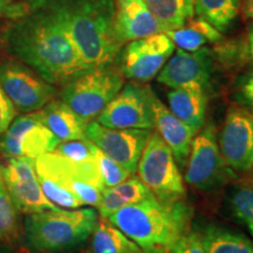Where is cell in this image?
Here are the masks:
<instances>
[{
  "label": "cell",
  "instance_id": "e0dca14e",
  "mask_svg": "<svg viewBox=\"0 0 253 253\" xmlns=\"http://www.w3.org/2000/svg\"><path fill=\"white\" fill-rule=\"evenodd\" d=\"M147 95L150 104L154 128L170 148L178 168L185 170L195 136L194 131L158 99L149 86H147Z\"/></svg>",
  "mask_w": 253,
  "mask_h": 253
},
{
  "label": "cell",
  "instance_id": "cb8c5ba5",
  "mask_svg": "<svg viewBox=\"0 0 253 253\" xmlns=\"http://www.w3.org/2000/svg\"><path fill=\"white\" fill-rule=\"evenodd\" d=\"M90 243L91 253H143L140 246L128 238L107 218L99 217Z\"/></svg>",
  "mask_w": 253,
  "mask_h": 253
},
{
  "label": "cell",
  "instance_id": "484cf974",
  "mask_svg": "<svg viewBox=\"0 0 253 253\" xmlns=\"http://www.w3.org/2000/svg\"><path fill=\"white\" fill-rule=\"evenodd\" d=\"M242 9V0H194V12L218 31L226 32Z\"/></svg>",
  "mask_w": 253,
  "mask_h": 253
},
{
  "label": "cell",
  "instance_id": "f546056e",
  "mask_svg": "<svg viewBox=\"0 0 253 253\" xmlns=\"http://www.w3.org/2000/svg\"><path fill=\"white\" fill-rule=\"evenodd\" d=\"M94 160L99 168L104 188H112V186L118 185L131 176V173L122 164L116 162L108 155L101 151L96 145H94Z\"/></svg>",
  "mask_w": 253,
  "mask_h": 253
},
{
  "label": "cell",
  "instance_id": "5bb4252c",
  "mask_svg": "<svg viewBox=\"0 0 253 253\" xmlns=\"http://www.w3.org/2000/svg\"><path fill=\"white\" fill-rule=\"evenodd\" d=\"M84 134L101 151L134 175L151 129H114L90 121L87 123Z\"/></svg>",
  "mask_w": 253,
  "mask_h": 253
},
{
  "label": "cell",
  "instance_id": "6da1fadb",
  "mask_svg": "<svg viewBox=\"0 0 253 253\" xmlns=\"http://www.w3.org/2000/svg\"><path fill=\"white\" fill-rule=\"evenodd\" d=\"M4 39L12 54L53 86L90 69L61 23L39 0L30 13L9 25Z\"/></svg>",
  "mask_w": 253,
  "mask_h": 253
},
{
  "label": "cell",
  "instance_id": "d6986e66",
  "mask_svg": "<svg viewBox=\"0 0 253 253\" xmlns=\"http://www.w3.org/2000/svg\"><path fill=\"white\" fill-rule=\"evenodd\" d=\"M37 112L43 125L58 137L60 142L86 138L84 129L87 123L79 118L61 99L54 97Z\"/></svg>",
  "mask_w": 253,
  "mask_h": 253
},
{
  "label": "cell",
  "instance_id": "30bf717a",
  "mask_svg": "<svg viewBox=\"0 0 253 253\" xmlns=\"http://www.w3.org/2000/svg\"><path fill=\"white\" fill-rule=\"evenodd\" d=\"M0 86L18 112L33 113L54 99L56 89L36 71L15 60L0 65Z\"/></svg>",
  "mask_w": 253,
  "mask_h": 253
},
{
  "label": "cell",
  "instance_id": "277c9868",
  "mask_svg": "<svg viewBox=\"0 0 253 253\" xmlns=\"http://www.w3.org/2000/svg\"><path fill=\"white\" fill-rule=\"evenodd\" d=\"M100 214L93 208H61L30 213L24 221L28 248L41 253H65L78 249L93 235Z\"/></svg>",
  "mask_w": 253,
  "mask_h": 253
},
{
  "label": "cell",
  "instance_id": "7402d4cb",
  "mask_svg": "<svg viewBox=\"0 0 253 253\" xmlns=\"http://www.w3.org/2000/svg\"><path fill=\"white\" fill-rule=\"evenodd\" d=\"M153 197L150 190L143 184L138 176H130L125 182L103 190L97 205V212L100 217L107 218L126 205L140 203Z\"/></svg>",
  "mask_w": 253,
  "mask_h": 253
},
{
  "label": "cell",
  "instance_id": "8992f818",
  "mask_svg": "<svg viewBox=\"0 0 253 253\" xmlns=\"http://www.w3.org/2000/svg\"><path fill=\"white\" fill-rule=\"evenodd\" d=\"M138 178L164 207L186 202V190L175 157L157 131H151L137 164Z\"/></svg>",
  "mask_w": 253,
  "mask_h": 253
},
{
  "label": "cell",
  "instance_id": "74e56055",
  "mask_svg": "<svg viewBox=\"0 0 253 253\" xmlns=\"http://www.w3.org/2000/svg\"><path fill=\"white\" fill-rule=\"evenodd\" d=\"M18 253H28V251H27V250H25V249H21Z\"/></svg>",
  "mask_w": 253,
  "mask_h": 253
},
{
  "label": "cell",
  "instance_id": "ba28073f",
  "mask_svg": "<svg viewBox=\"0 0 253 253\" xmlns=\"http://www.w3.org/2000/svg\"><path fill=\"white\" fill-rule=\"evenodd\" d=\"M236 178L221 157L217 129L213 122L204 125L192 140L185 168V182L199 192H213Z\"/></svg>",
  "mask_w": 253,
  "mask_h": 253
},
{
  "label": "cell",
  "instance_id": "e575fe53",
  "mask_svg": "<svg viewBox=\"0 0 253 253\" xmlns=\"http://www.w3.org/2000/svg\"><path fill=\"white\" fill-rule=\"evenodd\" d=\"M172 253H207L195 230H190L177 242Z\"/></svg>",
  "mask_w": 253,
  "mask_h": 253
},
{
  "label": "cell",
  "instance_id": "8d00e7d4",
  "mask_svg": "<svg viewBox=\"0 0 253 253\" xmlns=\"http://www.w3.org/2000/svg\"><path fill=\"white\" fill-rule=\"evenodd\" d=\"M248 46H249V53H250V59L253 63V23L251 24L249 30V36H248Z\"/></svg>",
  "mask_w": 253,
  "mask_h": 253
},
{
  "label": "cell",
  "instance_id": "f1b7e54d",
  "mask_svg": "<svg viewBox=\"0 0 253 253\" xmlns=\"http://www.w3.org/2000/svg\"><path fill=\"white\" fill-rule=\"evenodd\" d=\"M213 45L211 52H212L214 61L225 68L238 67L248 60H251L248 42L245 43L239 40L225 41L221 39Z\"/></svg>",
  "mask_w": 253,
  "mask_h": 253
},
{
  "label": "cell",
  "instance_id": "d4e9b609",
  "mask_svg": "<svg viewBox=\"0 0 253 253\" xmlns=\"http://www.w3.org/2000/svg\"><path fill=\"white\" fill-rule=\"evenodd\" d=\"M164 32L182 27L194 18V0H144Z\"/></svg>",
  "mask_w": 253,
  "mask_h": 253
},
{
  "label": "cell",
  "instance_id": "4fadbf2b",
  "mask_svg": "<svg viewBox=\"0 0 253 253\" xmlns=\"http://www.w3.org/2000/svg\"><path fill=\"white\" fill-rule=\"evenodd\" d=\"M218 145L226 166L237 172L253 168V114L240 106L230 107L218 137Z\"/></svg>",
  "mask_w": 253,
  "mask_h": 253
},
{
  "label": "cell",
  "instance_id": "d6a6232c",
  "mask_svg": "<svg viewBox=\"0 0 253 253\" xmlns=\"http://www.w3.org/2000/svg\"><path fill=\"white\" fill-rule=\"evenodd\" d=\"M34 6L25 0H0V17L17 20L30 13Z\"/></svg>",
  "mask_w": 253,
  "mask_h": 253
},
{
  "label": "cell",
  "instance_id": "f35d334b",
  "mask_svg": "<svg viewBox=\"0 0 253 253\" xmlns=\"http://www.w3.org/2000/svg\"><path fill=\"white\" fill-rule=\"evenodd\" d=\"M0 253H8V252L5 251V250H0Z\"/></svg>",
  "mask_w": 253,
  "mask_h": 253
},
{
  "label": "cell",
  "instance_id": "9a60e30c",
  "mask_svg": "<svg viewBox=\"0 0 253 253\" xmlns=\"http://www.w3.org/2000/svg\"><path fill=\"white\" fill-rule=\"evenodd\" d=\"M96 121L114 129H153L147 86L140 82L123 84L122 89L99 114Z\"/></svg>",
  "mask_w": 253,
  "mask_h": 253
},
{
  "label": "cell",
  "instance_id": "9c48e42d",
  "mask_svg": "<svg viewBox=\"0 0 253 253\" xmlns=\"http://www.w3.org/2000/svg\"><path fill=\"white\" fill-rule=\"evenodd\" d=\"M173 50L175 43L166 32L132 40L119 53L118 68L125 78L143 84L157 77Z\"/></svg>",
  "mask_w": 253,
  "mask_h": 253
},
{
  "label": "cell",
  "instance_id": "7c38bea8",
  "mask_svg": "<svg viewBox=\"0 0 253 253\" xmlns=\"http://www.w3.org/2000/svg\"><path fill=\"white\" fill-rule=\"evenodd\" d=\"M58 137L41 121L38 112L15 118L4 132L0 149L6 157H27L36 160L41 155L54 151Z\"/></svg>",
  "mask_w": 253,
  "mask_h": 253
},
{
  "label": "cell",
  "instance_id": "7a4b0ae2",
  "mask_svg": "<svg viewBox=\"0 0 253 253\" xmlns=\"http://www.w3.org/2000/svg\"><path fill=\"white\" fill-rule=\"evenodd\" d=\"M55 15L89 68L114 63L123 43L115 30V0H39Z\"/></svg>",
  "mask_w": 253,
  "mask_h": 253
},
{
  "label": "cell",
  "instance_id": "52a82bcc",
  "mask_svg": "<svg viewBox=\"0 0 253 253\" xmlns=\"http://www.w3.org/2000/svg\"><path fill=\"white\" fill-rule=\"evenodd\" d=\"M34 167L38 177L73 192L84 205L97 208L106 188L95 160L74 162L52 151L36 158Z\"/></svg>",
  "mask_w": 253,
  "mask_h": 253
},
{
  "label": "cell",
  "instance_id": "8fae6325",
  "mask_svg": "<svg viewBox=\"0 0 253 253\" xmlns=\"http://www.w3.org/2000/svg\"><path fill=\"white\" fill-rule=\"evenodd\" d=\"M214 59L210 48L186 52L178 48L157 75V81L170 88H188L209 96L212 88Z\"/></svg>",
  "mask_w": 253,
  "mask_h": 253
},
{
  "label": "cell",
  "instance_id": "603a6c76",
  "mask_svg": "<svg viewBox=\"0 0 253 253\" xmlns=\"http://www.w3.org/2000/svg\"><path fill=\"white\" fill-rule=\"evenodd\" d=\"M175 46L186 52H195L208 43H216L223 39V33L204 19L191 18L182 27L166 32Z\"/></svg>",
  "mask_w": 253,
  "mask_h": 253
},
{
  "label": "cell",
  "instance_id": "3957f363",
  "mask_svg": "<svg viewBox=\"0 0 253 253\" xmlns=\"http://www.w3.org/2000/svg\"><path fill=\"white\" fill-rule=\"evenodd\" d=\"M107 219L143 253H172L177 242L190 231L191 210L186 202L164 207L153 197L121 208Z\"/></svg>",
  "mask_w": 253,
  "mask_h": 253
},
{
  "label": "cell",
  "instance_id": "4316f807",
  "mask_svg": "<svg viewBox=\"0 0 253 253\" xmlns=\"http://www.w3.org/2000/svg\"><path fill=\"white\" fill-rule=\"evenodd\" d=\"M19 211L9 195L0 166V243L13 245L20 237Z\"/></svg>",
  "mask_w": 253,
  "mask_h": 253
},
{
  "label": "cell",
  "instance_id": "44dd1931",
  "mask_svg": "<svg viewBox=\"0 0 253 253\" xmlns=\"http://www.w3.org/2000/svg\"><path fill=\"white\" fill-rule=\"evenodd\" d=\"M195 232L207 253H253L251 239L219 224H204L196 227Z\"/></svg>",
  "mask_w": 253,
  "mask_h": 253
},
{
  "label": "cell",
  "instance_id": "83f0119b",
  "mask_svg": "<svg viewBox=\"0 0 253 253\" xmlns=\"http://www.w3.org/2000/svg\"><path fill=\"white\" fill-rule=\"evenodd\" d=\"M227 203L232 216L243 224L253 237V183H240L233 186Z\"/></svg>",
  "mask_w": 253,
  "mask_h": 253
},
{
  "label": "cell",
  "instance_id": "4dcf8cb0",
  "mask_svg": "<svg viewBox=\"0 0 253 253\" xmlns=\"http://www.w3.org/2000/svg\"><path fill=\"white\" fill-rule=\"evenodd\" d=\"M54 153L74 162H86L94 160V144L87 137L82 140L62 141L56 145Z\"/></svg>",
  "mask_w": 253,
  "mask_h": 253
},
{
  "label": "cell",
  "instance_id": "1f68e13d",
  "mask_svg": "<svg viewBox=\"0 0 253 253\" xmlns=\"http://www.w3.org/2000/svg\"><path fill=\"white\" fill-rule=\"evenodd\" d=\"M233 99L242 108L253 114V69L237 81Z\"/></svg>",
  "mask_w": 253,
  "mask_h": 253
},
{
  "label": "cell",
  "instance_id": "ac0fdd59",
  "mask_svg": "<svg viewBox=\"0 0 253 253\" xmlns=\"http://www.w3.org/2000/svg\"><path fill=\"white\" fill-rule=\"evenodd\" d=\"M115 30L123 45L164 32L144 0H115Z\"/></svg>",
  "mask_w": 253,
  "mask_h": 253
},
{
  "label": "cell",
  "instance_id": "836d02e7",
  "mask_svg": "<svg viewBox=\"0 0 253 253\" xmlns=\"http://www.w3.org/2000/svg\"><path fill=\"white\" fill-rule=\"evenodd\" d=\"M17 113L14 104L0 86V134L7 130L9 125L17 118Z\"/></svg>",
  "mask_w": 253,
  "mask_h": 253
},
{
  "label": "cell",
  "instance_id": "ffe728a7",
  "mask_svg": "<svg viewBox=\"0 0 253 253\" xmlns=\"http://www.w3.org/2000/svg\"><path fill=\"white\" fill-rule=\"evenodd\" d=\"M169 109L189 126L194 134L201 131L205 125L209 96L203 91L173 88L168 93Z\"/></svg>",
  "mask_w": 253,
  "mask_h": 253
},
{
  "label": "cell",
  "instance_id": "d590c367",
  "mask_svg": "<svg viewBox=\"0 0 253 253\" xmlns=\"http://www.w3.org/2000/svg\"><path fill=\"white\" fill-rule=\"evenodd\" d=\"M242 11L245 19L253 18V0H243Z\"/></svg>",
  "mask_w": 253,
  "mask_h": 253
},
{
  "label": "cell",
  "instance_id": "ab89813d",
  "mask_svg": "<svg viewBox=\"0 0 253 253\" xmlns=\"http://www.w3.org/2000/svg\"><path fill=\"white\" fill-rule=\"evenodd\" d=\"M25 1H28V2H31V1H32V0H25Z\"/></svg>",
  "mask_w": 253,
  "mask_h": 253
},
{
  "label": "cell",
  "instance_id": "5b68a950",
  "mask_svg": "<svg viewBox=\"0 0 253 253\" xmlns=\"http://www.w3.org/2000/svg\"><path fill=\"white\" fill-rule=\"evenodd\" d=\"M125 84V77L113 63L87 69L62 84L60 99L88 123L99 116Z\"/></svg>",
  "mask_w": 253,
  "mask_h": 253
},
{
  "label": "cell",
  "instance_id": "2e32d148",
  "mask_svg": "<svg viewBox=\"0 0 253 253\" xmlns=\"http://www.w3.org/2000/svg\"><path fill=\"white\" fill-rule=\"evenodd\" d=\"M1 168L6 188L19 212L30 214L58 208L50 203L41 190L34 160L12 157Z\"/></svg>",
  "mask_w": 253,
  "mask_h": 253
}]
</instances>
